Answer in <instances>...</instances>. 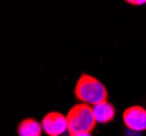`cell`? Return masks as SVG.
I'll return each mask as SVG.
<instances>
[{
    "label": "cell",
    "mask_w": 146,
    "mask_h": 136,
    "mask_svg": "<svg viewBox=\"0 0 146 136\" xmlns=\"http://www.w3.org/2000/svg\"><path fill=\"white\" fill-rule=\"evenodd\" d=\"M128 3L133 5V6H141V5L146 3V0H130V1H128Z\"/></svg>",
    "instance_id": "7"
},
{
    "label": "cell",
    "mask_w": 146,
    "mask_h": 136,
    "mask_svg": "<svg viewBox=\"0 0 146 136\" xmlns=\"http://www.w3.org/2000/svg\"><path fill=\"white\" fill-rule=\"evenodd\" d=\"M75 97L86 105H98L107 101L108 92L100 81L90 74H83L80 76L74 89Z\"/></svg>",
    "instance_id": "1"
},
{
    "label": "cell",
    "mask_w": 146,
    "mask_h": 136,
    "mask_svg": "<svg viewBox=\"0 0 146 136\" xmlns=\"http://www.w3.org/2000/svg\"><path fill=\"white\" fill-rule=\"evenodd\" d=\"M93 112L96 121L102 124L109 123L116 117V109L108 101H104L98 105L93 106Z\"/></svg>",
    "instance_id": "5"
},
{
    "label": "cell",
    "mask_w": 146,
    "mask_h": 136,
    "mask_svg": "<svg viewBox=\"0 0 146 136\" xmlns=\"http://www.w3.org/2000/svg\"><path fill=\"white\" fill-rule=\"evenodd\" d=\"M43 126L38 121L32 118L24 119L18 126L19 136H40Z\"/></svg>",
    "instance_id": "6"
},
{
    "label": "cell",
    "mask_w": 146,
    "mask_h": 136,
    "mask_svg": "<svg viewBox=\"0 0 146 136\" xmlns=\"http://www.w3.org/2000/svg\"><path fill=\"white\" fill-rule=\"evenodd\" d=\"M69 136H92L91 133H81V134H70Z\"/></svg>",
    "instance_id": "8"
},
{
    "label": "cell",
    "mask_w": 146,
    "mask_h": 136,
    "mask_svg": "<svg viewBox=\"0 0 146 136\" xmlns=\"http://www.w3.org/2000/svg\"><path fill=\"white\" fill-rule=\"evenodd\" d=\"M42 126L48 136H60L68 130L67 118L60 112H49L44 117Z\"/></svg>",
    "instance_id": "4"
},
{
    "label": "cell",
    "mask_w": 146,
    "mask_h": 136,
    "mask_svg": "<svg viewBox=\"0 0 146 136\" xmlns=\"http://www.w3.org/2000/svg\"><path fill=\"white\" fill-rule=\"evenodd\" d=\"M68 132L70 134L91 133L96 127V119L93 112V107L86 104L74 105L66 116Z\"/></svg>",
    "instance_id": "2"
},
{
    "label": "cell",
    "mask_w": 146,
    "mask_h": 136,
    "mask_svg": "<svg viewBox=\"0 0 146 136\" xmlns=\"http://www.w3.org/2000/svg\"><path fill=\"white\" fill-rule=\"evenodd\" d=\"M123 122L127 127L135 132L146 131V109L141 106H132L123 112Z\"/></svg>",
    "instance_id": "3"
}]
</instances>
